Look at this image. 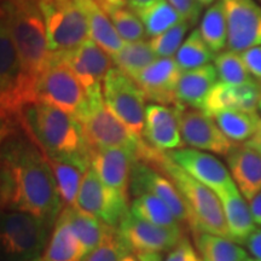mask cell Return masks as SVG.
Returning a JSON list of instances; mask_svg holds the SVG:
<instances>
[{
  "instance_id": "obj_24",
  "label": "cell",
  "mask_w": 261,
  "mask_h": 261,
  "mask_svg": "<svg viewBox=\"0 0 261 261\" xmlns=\"http://www.w3.org/2000/svg\"><path fill=\"white\" fill-rule=\"evenodd\" d=\"M89 23L90 39L99 45L110 56H114L125 46L126 41L120 37L109 15L96 0H75Z\"/></svg>"
},
{
  "instance_id": "obj_6",
  "label": "cell",
  "mask_w": 261,
  "mask_h": 261,
  "mask_svg": "<svg viewBox=\"0 0 261 261\" xmlns=\"http://www.w3.org/2000/svg\"><path fill=\"white\" fill-rule=\"evenodd\" d=\"M54 227L27 212H3L0 224L3 261H33L41 257Z\"/></svg>"
},
{
  "instance_id": "obj_44",
  "label": "cell",
  "mask_w": 261,
  "mask_h": 261,
  "mask_svg": "<svg viewBox=\"0 0 261 261\" xmlns=\"http://www.w3.org/2000/svg\"><path fill=\"white\" fill-rule=\"evenodd\" d=\"M249 207L256 225L261 226V192L249 201Z\"/></svg>"
},
{
  "instance_id": "obj_48",
  "label": "cell",
  "mask_w": 261,
  "mask_h": 261,
  "mask_svg": "<svg viewBox=\"0 0 261 261\" xmlns=\"http://www.w3.org/2000/svg\"><path fill=\"white\" fill-rule=\"evenodd\" d=\"M138 259L140 261H163L162 255L160 253H149V254H139Z\"/></svg>"
},
{
  "instance_id": "obj_23",
  "label": "cell",
  "mask_w": 261,
  "mask_h": 261,
  "mask_svg": "<svg viewBox=\"0 0 261 261\" xmlns=\"http://www.w3.org/2000/svg\"><path fill=\"white\" fill-rule=\"evenodd\" d=\"M218 76L214 64H205L196 69L182 71L179 79L177 92V107H190L203 110L205 99L212 89L217 85Z\"/></svg>"
},
{
  "instance_id": "obj_38",
  "label": "cell",
  "mask_w": 261,
  "mask_h": 261,
  "mask_svg": "<svg viewBox=\"0 0 261 261\" xmlns=\"http://www.w3.org/2000/svg\"><path fill=\"white\" fill-rule=\"evenodd\" d=\"M190 28L188 22L181 21L168 31L156 35L149 40L150 46L158 57H173L182 45L185 35Z\"/></svg>"
},
{
  "instance_id": "obj_7",
  "label": "cell",
  "mask_w": 261,
  "mask_h": 261,
  "mask_svg": "<svg viewBox=\"0 0 261 261\" xmlns=\"http://www.w3.org/2000/svg\"><path fill=\"white\" fill-rule=\"evenodd\" d=\"M37 98L39 102L57 107L76 120L85 115L90 104L83 84L55 52L38 79Z\"/></svg>"
},
{
  "instance_id": "obj_10",
  "label": "cell",
  "mask_w": 261,
  "mask_h": 261,
  "mask_svg": "<svg viewBox=\"0 0 261 261\" xmlns=\"http://www.w3.org/2000/svg\"><path fill=\"white\" fill-rule=\"evenodd\" d=\"M103 98L117 119L137 138L143 139L146 97L136 81L119 68H113L103 81Z\"/></svg>"
},
{
  "instance_id": "obj_33",
  "label": "cell",
  "mask_w": 261,
  "mask_h": 261,
  "mask_svg": "<svg viewBox=\"0 0 261 261\" xmlns=\"http://www.w3.org/2000/svg\"><path fill=\"white\" fill-rule=\"evenodd\" d=\"M116 68L135 79L136 75L149 67L152 62L158 60V56L152 51L149 41H135L126 42L125 46L112 56Z\"/></svg>"
},
{
  "instance_id": "obj_45",
  "label": "cell",
  "mask_w": 261,
  "mask_h": 261,
  "mask_svg": "<svg viewBox=\"0 0 261 261\" xmlns=\"http://www.w3.org/2000/svg\"><path fill=\"white\" fill-rule=\"evenodd\" d=\"M244 145H247L248 148L255 150V151L260 152L261 154V121H260V125L257 127L256 132L254 133V136L252 137L250 139H248L246 143H244Z\"/></svg>"
},
{
  "instance_id": "obj_8",
  "label": "cell",
  "mask_w": 261,
  "mask_h": 261,
  "mask_svg": "<svg viewBox=\"0 0 261 261\" xmlns=\"http://www.w3.org/2000/svg\"><path fill=\"white\" fill-rule=\"evenodd\" d=\"M79 122L91 149L125 148L139 159L148 145L145 140L137 138L107 107L103 93L90 97L89 108Z\"/></svg>"
},
{
  "instance_id": "obj_55",
  "label": "cell",
  "mask_w": 261,
  "mask_h": 261,
  "mask_svg": "<svg viewBox=\"0 0 261 261\" xmlns=\"http://www.w3.org/2000/svg\"><path fill=\"white\" fill-rule=\"evenodd\" d=\"M257 2H259V3H260V4H261V0H257Z\"/></svg>"
},
{
  "instance_id": "obj_41",
  "label": "cell",
  "mask_w": 261,
  "mask_h": 261,
  "mask_svg": "<svg viewBox=\"0 0 261 261\" xmlns=\"http://www.w3.org/2000/svg\"><path fill=\"white\" fill-rule=\"evenodd\" d=\"M165 261H203L200 253L196 252L192 243L185 236L181 237L177 246L172 248Z\"/></svg>"
},
{
  "instance_id": "obj_50",
  "label": "cell",
  "mask_w": 261,
  "mask_h": 261,
  "mask_svg": "<svg viewBox=\"0 0 261 261\" xmlns=\"http://www.w3.org/2000/svg\"><path fill=\"white\" fill-rule=\"evenodd\" d=\"M198 2H200L203 6H210V5H213L217 0H198Z\"/></svg>"
},
{
  "instance_id": "obj_34",
  "label": "cell",
  "mask_w": 261,
  "mask_h": 261,
  "mask_svg": "<svg viewBox=\"0 0 261 261\" xmlns=\"http://www.w3.org/2000/svg\"><path fill=\"white\" fill-rule=\"evenodd\" d=\"M142 19L146 31V37L154 38L168 31L182 19L168 0H155L152 4L136 12Z\"/></svg>"
},
{
  "instance_id": "obj_5",
  "label": "cell",
  "mask_w": 261,
  "mask_h": 261,
  "mask_svg": "<svg viewBox=\"0 0 261 261\" xmlns=\"http://www.w3.org/2000/svg\"><path fill=\"white\" fill-rule=\"evenodd\" d=\"M37 83L28 71L12 40L6 21L0 19V115L2 125L18 122L22 110L37 102Z\"/></svg>"
},
{
  "instance_id": "obj_52",
  "label": "cell",
  "mask_w": 261,
  "mask_h": 261,
  "mask_svg": "<svg viewBox=\"0 0 261 261\" xmlns=\"http://www.w3.org/2000/svg\"><path fill=\"white\" fill-rule=\"evenodd\" d=\"M246 261H261V260H257L255 257H247Z\"/></svg>"
},
{
  "instance_id": "obj_25",
  "label": "cell",
  "mask_w": 261,
  "mask_h": 261,
  "mask_svg": "<svg viewBox=\"0 0 261 261\" xmlns=\"http://www.w3.org/2000/svg\"><path fill=\"white\" fill-rule=\"evenodd\" d=\"M225 214V219L230 231L231 240L238 244H246L247 240L256 230L249 204L238 188L218 194Z\"/></svg>"
},
{
  "instance_id": "obj_20",
  "label": "cell",
  "mask_w": 261,
  "mask_h": 261,
  "mask_svg": "<svg viewBox=\"0 0 261 261\" xmlns=\"http://www.w3.org/2000/svg\"><path fill=\"white\" fill-rule=\"evenodd\" d=\"M143 138L160 151L181 148L182 140L177 107L151 103L146 106L145 127Z\"/></svg>"
},
{
  "instance_id": "obj_28",
  "label": "cell",
  "mask_w": 261,
  "mask_h": 261,
  "mask_svg": "<svg viewBox=\"0 0 261 261\" xmlns=\"http://www.w3.org/2000/svg\"><path fill=\"white\" fill-rule=\"evenodd\" d=\"M198 253L203 261H246L247 252L240 244L217 234L194 233Z\"/></svg>"
},
{
  "instance_id": "obj_29",
  "label": "cell",
  "mask_w": 261,
  "mask_h": 261,
  "mask_svg": "<svg viewBox=\"0 0 261 261\" xmlns=\"http://www.w3.org/2000/svg\"><path fill=\"white\" fill-rule=\"evenodd\" d=\"M45 159L54 173L58 192H60L64 207H74L86 169L74 163L62 161V160L50 158L46 155H45Z\"/></svg>"
},
{
  "instance_id": "obj_1",
  "label": "cell",
  "mask_w": 261,
  "mask_h": 261,
  "mask_svg": "<svg viewBox=\"0 0 261 261\" xmlns=\"http://www.w3.org/2000/svg\"><path fill=\"white\" fill-rule=\"evenodd\" d=\"M0 202L3 212H27L55 226L63 210L44 152L21 123L2 126Z\"/></svg>"
},
{
  "instance_id": "obj_15",
  "label": "cell",
  "mask_w": 261,
  "mask_h": 261,
  "mask_svg": "<svg viewBox=\"0 0 261 261\" xmlns=\"http://www.w3.org/2000/svg\"><path fill=\"white\" fill-rule=\"evenodd\" d=\"M177 108L179 126L185 144L223 156H227L237 146L236 143L224 135L213 116L207 115L203 110Z\"/></svg>"
},
{
  "instance_id": "obj_31",
  "label": "cell",
  "mask_w": 261,
  "mask_h": 261,
  "mask_svg": "<svg viewBox=\"0 0 261 261\" xmlns=\"http://www.w3.org/2000/svg\"><path fill=\"white\" fill-rule=\"evenodd\" d=\"M130 213L136 215L137 218L159 225V226L181 227L171 208L161 198L149 192L133 197Z\"/></svg>"
},
{
  "instance_id": "obj_46",
  "label": "cell",
  "mask_w": 261,
  "mask_h": 261,
  "mask_svg": "<svg viewBox=\"0 0 261 261\" xmlns=\"http://www.w3.org/2000/svg\"><path fill=\"white\" fill-rule=\"evenodd\" d=\"M126 2L130 8V10H133L135 12H138L140 10L146 8V6L152 4L155 0H126Z\"/></svg>"
},
{
  "instance_id": "obj_39",
  "label": "cell",
  "mask_w": 261,
  "mask_h": 261,
  "mask_svg": "<svg viewBox=\"0 0 261 261\" xmlns=\"http://www.w3.org/2000/svg\"><path fill=\"white\" fill-rule=\"evenodd\" d=\"M127 253L130 252L127 249L116 228L99 246L91 250L83 261H121Z\"/></svg>"
},
{
  "instance_id": "obj_14",
  "label": "cell",
  "mask_w": 261,
  "mask_h": 261,
  "mask_svg": "<svg viewBox=\"0 0 261 261\" xmlns=\"http://www.w3.org/2000/svg\"><path fill=\"white\" fill-rule=\"evenodd\" d=\"M57 55L76 75L89 97L103 93V81L114 68V61L92 39L83 42L74 50L58 52Z\"/></svg>"
},
{
  "instance_id": "obj_13",
  "label": "cell",
  "mask_w": 261,
  "mask_h": 261,
  "mask_svg": "<svg viewBox=\"0 0 261 261\" xmlns=\"http://www.w3.org/2000/svg\"><path fill=\"white\" fill-rule=\"evenodd\" d=\"M120 237L130 253H163L177 246L184 236L181 227H163L137 218L132 213L117 227Z\"/></svg>"
},
{
  "instance_id": "obj_12",
  "label": "cell",
  "mask_w": 261,
  "mask_h": 261,
  "mask_svg": "<svg viewBox=\"0 0 261 261\" xmlns=\"http://www.w3.org/2000/svg\"><path fill=\"white\" fill-rule=\"evenodd\" d=\"M129 191L133 197L145 192L158 196L171 208L179 223L187 226L192 233L196 232L194 215L180 191L167 175L151 165L137 160L133 165Z\"/></svg>"
},
{
  "instance_id": "obj_16",
  "label": "cell",
  "mask_w": 261,
  "mask_h": 261,
  "mask_svg": "<svg viewBox=\"0 0 261 261\" xmlns=\"http://www.w3.org/2000/svg\"><path fill=\"white\" fill-rule=\"evenodd\" d=\"M227 19L228 50L261 46V5L255 0H221Z\"/></svg>"
},
{
  "instance_id": "obj_49",
  "label": "cell",
  "mask_w": 261,
  "mask_h": 261,
  "mask_svg": "<svg viewBox=\"0 0 261 261\" xmlns=\"http://www.w3.org/2000/svg\"><path fill=\"white\" fill-rule=\"evenodd\" d=\"M121 261H140V260L138 259V256L133 255V253H127L126 255L122 257Z\"/></svg>"
},
{
  "instance_id": "obj_47",
  "label": "cell",
  "mask_w": 261,
  "mask_h": 261,
  "mask_svg": "<svg viewBox=\"0 0 261 261\" xmlns=\"http://www.w3.org/2000/svg\"><path fill=\"white\" fill-rule=\"evenodd\" d=\"M104 10H108L110 8H122L126 6V0H96Z\"/></svg>"
},
{
  "instance_id": "obj_42",
  "label": "cell",
  "mask_w": 261,
  "mask_h": 261,
  "mask_svg": "<svg viewBox=\"0 0 261 261\" xmlns=\"http://www.w3.org/2000/svg\"><path fill=\"white\" fill-rule=\"evenodd\" d=\"M240 54L254 80L261 85V46L250 47Z\"/></svg>"
},
{
  "instance_id": "obj_37",
  "label": "cell",
  "mask_w": 261,
  "mask_h": 261,
  "mask_svg": "<svg viewBox=\"0 0 261 261\" xmlns=\"http://www.w3.org/2000/svg\"><path fill=\"white\" fill-rule=\"evenodd\" d=\"M106 12L112 18L117 33L126 42L140 41L146 37V31L142 19L133 10L122 8H110Z\"/></svg>"
},
{
  "instance_id": "obj_11",
  "label": "cell",
  "mask_w": 261,
  "mask_h": 261,
  "mask_svg": "<svg viewBox=\"0 0 261 261\" xmlns=\"http://www.w3.org/2000/svg\"><path fill=\"white\" fill-rule=\"evenodd\" d=\"M74 207L115 228L130 212L129 198L104 184L91 166L85 172Z\"/></svg>"
},
{
  "instance_id": "obj_36",
  "label": "cell",
  "mask_w": 261,
  "mask_h": 261,
  "mask_svg": "<svg viewBox=\"0 0 261 261\" xmlns=\"http://www.w3.org/2000/svg\"><path fill=\"white\" fill-rule=\"evenodd\" d=\"M214 67L219 80L228 85H241L254 80L240 52L231 50L219 52L214 57Z\"/></svg>"
},
{
  "instance_id": "obj_53",
  "label": "cell",
  "mask_w": 261,
  "mask_h": 261,
  "mask_svg": "<svg viewBox=\"0 0 261 261\" xmlns=\"http://www.w3.org/2000/svg\"><path fill=\"white\" fill-rule=\"evenodd\" d=\"M259 110L261 112V93H260V99H259Z\"/></svg>"
},
{
  "instance_id": "obj_32",
  "label": "cell",
  "mask_w": 261,
  "mask_h": 261,
  "mask_svg": "<svg viewBox=\"0 0 261 261\" xmlns=\"http://www.w3.org/2000/svg\"><path fill=\"white\" fill-rule=\"evenodd\" d=\"M213 117L224 135L234 143H246L248 139L252 138L261 121V117L256 113L237 112V110L218 113Z\"/></svg>"
},
{
  "instance_id": "obj_40",
  "label": "cell",
  "mask_w": 261,
  "mask_h": 261,
  "mask_svg": "<svg viewBox=\"0 0 261 261\" xmlns=\"http://www.w3.org/2000/svg\"><path fill=\"white\" fill-rule=\"evenodd\" d=\"M168 2L180 15L182 21L188 22L190 27L197 24L203 6L198 0H168Z\"/></svg>"
},
{
  "instance_id": "obj_9",
  "label": "cell",
  "mask_w": 261,
  "mask_h": 261,
  "mask_svg": "<svg viewBox=\"0 0 261 261\" xmlns=\"http://www.w3.org/2000/svg\"><path fill=\"white\" fill-rule=\"evenodd\" d=\"M47 31L51 52H65L90 39L89 23L75 0H41L39 3Z\"/></svg>"
},
{
  "instance_id": "obj_43",
  "label": "cell",
  "mask_w": 261,
  "mask_h": 261,
  "mask_svg": "<svg viewBox=\"0 0 261 261\" xmlns=\"http://www.w3.org/2000/svg\"><path fill=\"white\" fill-rule=\"evenodd\" d=\"M246 246L253 257L261 260V228H256L248 238Z\"/></svg>"
},
{
  "instance_id": "obj_19",
  "label": "cell",
  "mask_w": 261,
  "mask_h": 261,
  "mask_svg": "<svg viewBox=\"0 0 261 261\" xmlns=\"http://www.w3.org/2000/svg\"><path fill=\"white\" fill-rule=\"evenodd\" d=\"M137 160L135 152L125 148L92 149L91 167L104 184L129 198L130 177Z\"/></svg>"
},
{
  "instance_id": "obj_54",
  "label": "cell",
  "mask_w": 261,
  "mask_h": 261,
  "mask_svg": "<svg viewBox=\"0 0 261 261\" xmlns=\"http://www.w3.org/2000/svg\"><path fill=\"white\" fill-rule=\"evenodd\" d=\"M33 261H42V256H41V257H39V259H35V260H33Z\"/></svg>"
},
{
  "instance_id": "obj_2",
  "label": "cell",
  "mask_w": 261,
  "mask_h": 261,
  "mask_svg": "<svg viewBox=\"0 0 261 261\" xmlns=\"http://www.w3.org/2000/svg\"><path fill=\"white\" fill-rule=\"evenodd\" d=\"M22 128L46 156L87 169L92 149L85 138L79 120L44 102L29 104L18 119Z\"/></svg>"
},
{
  "instance_id": "obj_21",
  "label": "cell",
  "mask_w": 261,
  "mask_h": 261,
  "mask_svg": "<svg viewBox=\"0 0 261 261\" xmlns=\"http://www.w3.org/2000/svg\"><path fill=\"white\" fill-rule=\"evenodd\" d=\"M260 93L261 85L255 80L241 85H228L219 81L208 94L203 112L210 116L227 110L256 113Z\"/></svg>"
},
{
  "instance_id": "obj_3",
  "label": "cell",
  "mask_w": 261,
  "mask_h": 261,
  "mask_svg": "<svg viewBox=\"0 0 261 261\" xmlns=\"http://www.w3.org/2000/svg\"><path fill=\"white\" fill-rule=\"evenodd\" d=\"M139 160L159 169L174 182L194 215L196 224L195 233H212L231 240L223 204L212 189L191 177L180 166L172 161L167 152L160 151L150 144L146 146Z\"/></svg>"
},
{
  "instance_id": "obj_30",
  "label": "cell",
  "mask_w": 261,
  "mask_h": 261,
  "mask_svg": "<svg viewBox=\"0 0 261 261\" xmlns=\"http://www.w3.org/2000/svg\"><path fill=\"white\" fill-rule=\"evenodd\" d=\"M198 31L205 44L214 54H219L227 45V19L221 0L215 2L201 18Z\"/></svg>"
},
{
  "instance_id": "obj_27",
  "label": "cell",
  "mask_w": 261,
  "mask_h": 261,
  "mask_svg": "<svg viewBox=\"0 0 261 261\" xmlns=\"http://www.w3.org/2000/svg\"><path fill=\"white\" fill-rule=\"evenodd\" d=\"M62 214L67 218L73 231L86 248L87 254L116 230L115 227L109 226L93 215L81 212L75 207H64L62 210Z\"/></svg>"
},
{
  "instance_id": "obj_4",
  "label": "cell",
  "mask_w": 261,
  "mask_h": 261,
  "mask_svg": "<svg viewBox=\"0 0 261 261\" xmlns=\"http://www.w3.org/2000/svg\"><path fill=\"white\" fill-rule=\"evenodd\" d=\"M2 17L5 19L12 40L25 70L38 81L51 60L47 31L38 3L2 2Z\"/></svg>"
},
{
  "instance_id": "obj_17",
  "label": "cell",
  "mask_w": 261,
  "mask_h": 261,
  "mask_svg": "<svg viewBox=\"0 0 261 261\" xmlns=\"http://www.w3.org/2000/svg\"><path fill=\"white\" fill-rule=\"evenodd\" d=\"M167 152L168 158L188 172L191 177L207 185L215 194L236 189L230 169L214 155L198 149H175Z\"/></svg>"
},
{
  "instance_id": "obj_51",
  "label": "cell",
  "mask_w": 261,
  "mask_h": 261,
  "mask_svg": "<svg viewBox=\"0 0 261 261\" xmlns=\"http://www.w3.org/2000/svg\"><path fill=\"white\" fill-rule=\"evenodd\" d=\"M2 2H32V3H40L41 0H2Z\"/></svg>"
},
{
  "instance_id": "obj_35",
  "label": "cell",
  "mask_w": 261,
  "mask_h": 261,
  "mask_svg": "<svg viewBox=\"0 0 261 261\" xmlns=\"http://www.w3.org/2000/svg\"><path fill=\"white\" fill-rule=\"evenodd\" d=\"M214 52L208 47L198 29H194L175 55V61L182 71L196 69L214 61Z\"/></svg>"
},
{
  "instance_id": "obj_26",
  "label": "cell",
  "mask_w": 261,
  "mask_h": 261,
  "mask_svg": "<svg viewBox=\"0 0 261 261\" xmlns=\"http://www.w3.org/2000/svg\"><path fill=\"white\" fill-rule=\"evenodd\" d=\"M86 255V248L61 212L42 254V261H83Z\"/></svg>"
},
{
  "instance_id": "obj_18",
  "label": "cell",
  "mask_w": 261,
  "mask_h": 261,
  "mask_svg": "<svg viewBox=\"0 0 261 261\" xmlns=\"http://www.w3.org/2000/svg\"><path fill=\"white\" fill-rule=\"evenodd\" d=\"M182 74L175 58L160 57L136 75L135 80L146 99L163 106L177 107V86Z\"/></svg>"
},
{
  "instance_id": "obj_22",
  "label": "cell",
  "mask_w": 261,
  "mask_h": 261,
  "mask_svg": "<svg viewBox=\"0 0 261 261\" xmlns=\"http://www.w3.org/2000/svg\"><path fill=\"white\" fill-rule=\"evenodd\" d=\"M226 162L238 190L246 200L261 192V154L247 145H237L226 156Z\"/></svg>"
}]
</instances>
